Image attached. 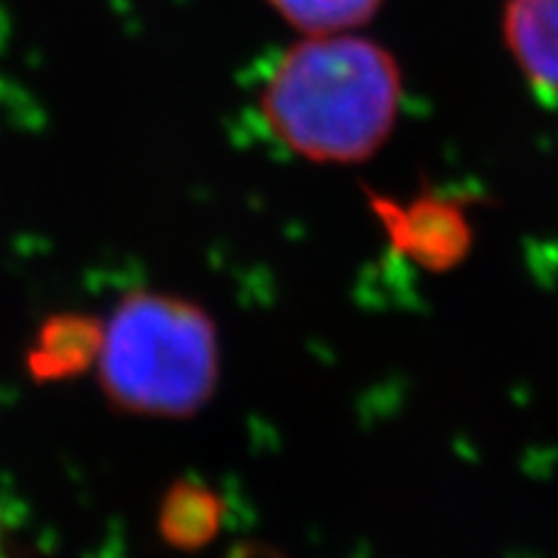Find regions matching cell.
<instances>
[{
    "mask_svg": "<svg viewBox=\"0 0 558 558\" xmlns=\"http://www.w3.org/2000/svg\"><path fill=\"white\" fill-rule=\"evenodd\" d=\"M399 62L375 41L326 34L290 47L271 68L259 109L277 143L313 163L373 158L399 122Z\"/></svg>",
    "mask_w": 558,
    "mask_h": 558,
    "instance_id": "obj_1",
    "label": "cell"
},
{
    "mask_svg": "<svg viewBox=\"0 0 558 558\" xmlns=\"http://www.w3.org/2000/svg\"><path fill=\"white\" fill-rule=\"evenodd\" d=\"M96 373L107 401L122 414L194 416L220 383L218 326L190 298L135 290L104 320Z\"/></svg>",
    "mask_w": 558,
    "mask_h": 558,
    "instance_id": "obj_2",
    "label": "cell"
},
{
    "mask_svg": "<svg viewBox=\"0 0 558 558\" xmlns=\"http://www.w3.org/2000/svg\"><path fill=\"white\" fill-rule=\"evenodd\" d=\"M369 207L390 246L418 269H456L473 246V226L456 199L422 194L416 199L399 202L373 194Z\"/></svg>",
    "mask_w": 558,
    "mask_h": 558,
    "instance_id": "obj_3",
    "label": "cell"
},
{
    "mask_svg": "<svg viewBox=\"0 0 558 558\" xmlns=\"http://www.w3.org/2000/svg\"><path fill=\"white\" fill-rule=\"evenodd\" d=\"M104 341V320L83 313H60L47 318L34 337L26 367L39 383L75 378L96 367Z\"/></svg>",
    "mask_w": 558,
    "mask_h": 558,
    "instance_id": "obj_4",
    "label": "cell"
},
{
    "mask_svg": "<svg viewBox=\"0 0 558 558\" xmlns=\"http://www.w3.org/2000/svg\"><path fill=\"white\" fill-rule=\"evenodd\" d=\"M505 39L525 78L558 99V0H509Z\"/></svg>",
    "mask_w": 558,
    "mask_h": 558,
    "instance_id": "obj_5",
    "label": "cell"
},
{
    "mask_svg": "<svg viewBox=\"0 0 558 558\" xmlns=\"http://www.w3.org/2000/svg\"><path fill=\"white\" fill-rule=\"evenodd\" d=\"M226 505L197 481H177L158 507V533L179 550H199L218 538Z\"/></svg>",
    "mask_w": 558,
    "mask_h": 558,
    "instance_id": "obj_6",
    "label": "cell"
},
{
    "mask_svg": "<svg viewBox=\"0 0 558 558\" xmlns=\"http://www.w3.org/2000/svg\"><path fill=\"white\" fill-rule=\"evenodd\" d=\"M288 24L305 34H341L375 16L380 0H269Z\"/></svg>",
    "mask_w": 558,
    "mask_h": 558,
    "instance_id": "obj_7",
    "label": "cell"
}]
</instances>
